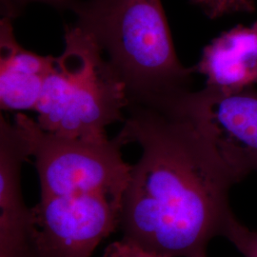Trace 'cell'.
I'll list each match as a JSON object with an SVG mask.
<instances>
[{"mask_svg":"<svg viewBox=\"0 0 257 257\" xmlns=\"http://www.w3.org/2000/svg\"><path fill=\"white\" fill-rule=\"evenodd\" d=\"M74 25L92 37L123 82L130 106L166 110L190 92L161 0L77 1Z\"/></svg>","mask_w":257,"mask_h":257,"instance_id":"obj_2","label":"cell"},{"mask_svg":"<svg viewBox=\"0 0 257 257\" xmlns=\"http://www.w3.org/2000/svg\"><path fill=\"white\" fill-rule=\"evenodd\" d=\"M120 206L103 193L40 197L33 211L47 257H92L119 227Z\"/></svg>","mask_w":257,"mask_h":257,"instance_id":"obj_6","label":"cell"},{"mask_svg":"<svg viewBox=\"0 0 257 257\" xmlns=\"http://www.w3.org/2000/svg\"><path fill=\"white\" fill-rule=\"evenodd\" d=\"M192 2L211 19L234 13H252L255 9V0H192Z\"/></svg>","mask_w":257,"mask_h":257,"instance_id":"obj_11","label":"cell"},{"mask_svg":"<svg viewBox=\"0 0 257 257\" xmlns=\"http://www.w3.org/2000/svg\"><path fill=\"white\" fill-rule=\"evenodd\" d=\"M223 235L229 239L244 257H257V231L240 223L233 213L227 220Z\"/></svg>","mask_w":257,"mask_h":257,"instance_id":"obj_10","label":"cell"},{"mask_svg":"<svg viewBox=\"0 0 257 257\" xmlns=\"http://www.w3.org/2000/svg\"><path fill=\"white\" fill-rule=\"evenodd\" d=\"M126 89L92 37L76 25L65 29V48L55 56L36 111L50 134L87 141L109 139L106 128L124 122Z\"/></svg>","mask_w":257,"mask_h":257,"instance_id":"obj_3","label":"cell"},{"mask_svg":"<svg viewBox=\"0 0 257 257\" xmlns=\"http://www.w3.org/2000/svg\"><path fill=\"white\" fill-rule=\"evenodd\" d=\"M103 257H166L157 252L138 245V243L128 239L123 238L119 241L110 243L105 248Z\"/></svg>","mask_w":257,"mask_h":257,"instance_id":"obj_12","label":"cell"},{"mask_svg":"<svg viewBox=\"0 0 257 257\" xmlns=\"http://www.w3.org/2000/svg\"><path fill=\"white\" fill-rule=\"evenodd\" d=\"M117 135L142 154L120 206L123 237L166 257H207L223 235L237 183L211 142L173 110L130 106Z\"/></svg>","mask_w":257,"mask_h":257,"instance_id":"obj_1","label":"cell"},{"mask_svg":"<svg viewBox=\"0 0 257 257\" xmlns=\"http://www.w3.org/2000/svg\"><path fill=\"white\" fill-rule=\"evenodd\" d=\"M31 156L19 126L0 115V257H47L33 208L23 200L20 172Z\"/></svg>","mask_w":257,"mask_h":257,"instance_id":"obj_7","label":"cell"},{"mask_svg":"<svg viewBox=\"0 0 257 257\" xmlns=\"http://www.w3.org/2000/svg\"><path fill=\"white\" fill-rule=\"evenodd\" d=\"M194 72L220 92H238L257 83V21L221 34L203 50Z\"/></svg>","mask_w":257,"mask_h":257,"instance_id":"obj_9","label":"cell"},{"mask_svg":"<svg viewBox=\"0 0 257 257\" xmlns=\"http://www.w3.org/2000/svg\"><path fill=\"white\" fill-rule=\"evenodd\" d=\"M168 110L188 118L208 138L236 182L257 173V92L252 88L190 91Z\"/></svg>","mask_w":257,"mask_h":257,"instance_id":"obj_5","label":"cell"},{"mask_svg":"<svg viewBox=\"0 0 257 257\" xmlns=\"http://www.w3.org/2000/svg\"><path fill=\"white\" fill-rule=\"evenodd\" d=\"M55 56L40 55L18 42L13 19L0 20V107L2 110H36Z\"/></svg>","mask_w":257,"mask_h":257,"instance_id":"obj_8","label":"cell"},{"mask_svg":"<svg viewBox=\"0 0 257 257\" xmlns=\"http://www.w3.org/2000/svg\"><path fill=\"white\" fill-rule=\"evenodd\" d=\"M78 0H1V12L3 17L16 19L32 2H40L52 5L57 9H74Z\"/></svg>","mask_w":257,"mask_h":257,"instance_id":"obj_13","label":"cell"},{"mask_svg":"<svg viewBox=\"0 0 257 257\" xmlns=\"http://www.w3.org/2000/svg\"><path fill=\"white\" fill-rule=\"evenodd\" d=\"M15 123L26 137L40 182L41 197L103 193L121 203L132 165L122 157L118 136L104 141L63 138L40 128L23 112Z\"/></svg>","mask_w":257,"mask_h":257,"instance_id":"obj_4","label":"cell"}]
</instances>
